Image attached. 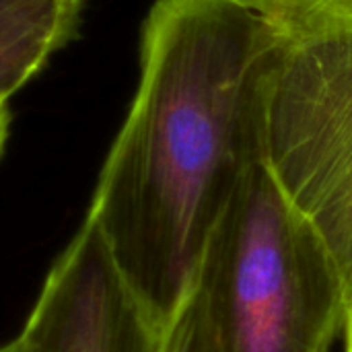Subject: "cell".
<instances>
[{
    "label": "cell",
    "instance_id": "1",
    "mask_svg": "<svg viewBox=\"0 0 352 352\" xmlns=\"http://www.w3.org/2000/svg\"><path fill=\"white\" fill-rule=\"evenodd\" d=\"M283 31L254 0H155L140 72L87 221L159 328L194 293L210 237L260 155Z\"/></svg>",
    "mask_w": 352,
    "mask_h": 352
},
{
    "label": "cell",
    "instance_id": "2",
    "mask_svg": "<svg viewBox=\"0 0 352 352\" xmlns=\"http://www.w3.org/2000/svg\"><path fill=\"white\" fill-rule=\"evenodd\" d=\"M194 295L217 352H330L346 287L260 155L206 248Z\"/></svg>",
    "mask_w": 352,
    "mask_h": 352
},
{
    "label": "cell",
    "instance_id": "3",
    "mask_svg": "<svg viewBox=\"0 0 352 352\" xmlns=\"http://www.w3.org/2000/svg\"><path fill=\"white\" fill-rule=\"evenodd\" d=\"M262 159L352 291V29L283 37L264 76ZM349 305V303H346Z\"/></svg>",
    "mask_w": 352,
    "mask_h": 352
},
{
    "label": "cell",
    "instance_id": "4",
    "mask_svg": "<svg viewBox=\"0 0 352 352\" xmlns=\"http://www.w3.org/2000/svg\"><path fill=\"white\" fill-rule=\"evenodd\" d=\"M161 332L85 219L50 266L19 340L29 352H159Z\"/></svg>",
    "mask_w": 352,
    "mask_h": 352
},
{
    "label": "cell",
    "instance_id": "5",
    "mask_svg": "<svg viewBox=\"0 0 352 352\" xmlns=\"http://www.w3.org/2000/svg\"><path fill=\"white\" fill-rule=\"evenodd\" d=\"M89 0H0V105L78 33Z\"/></svg>",
    "mask_w": 352,
    "mask_h": 352
},
{
    "label": "cell",
    "instance_id": "6",
    "mask_svg": "<svg viewBox=\"0 0 352 352\" xmlns=\"http://www.w3.org/2000/svg\"><path fill=\"white\" fill-rule=\"evenodd\" d=\"M287 37L352 29V0H254Z\"/></svg>",
    "mask_w": 352,
    "mask_h": 352
},
{
    "label": "cell",
    "instance_id": "7",
    "mask_svg": "<svg viewBox=\"0 0 352 352\" xmlns=\"http://www.w3.org/2000/svg\"><path fill=\"white\" fill-rule=\"evenodd\" d=\"M159 352H217L194 293L163 328Z\"/></svg>",
    "mask_w": 352,
    "mask_h": 352
},
{
    "label": "cell",
    "instance_id": "8",
    "mask_svg": "<svg viewBox=\"0 0 352 352\" xmlns=\"http://www.w3.org/2000/svg\"><path fill=\"white\" fill-rule=\"evenodd\" d=\"M10 111H8V103L0 105V157L4 155V148H6V142H8V136H10Z\"/></svg>",
    "mask_w": 352,
    "mask_h": 352
},
{
    "label": "cell",
    "instance_id": "9",
    "mask_svg": "<svg viewBox=\"0 0 352 352\" xmlns=\"http://www.w3.org/2000/svg\"><path fill=\"white\" fill-rule=\"evenodd\" d=\"M342 338H344V352H352V291L351 295H349V305H346V318H344Z\"/></svg>",
    "mask_w": 352,
    "mask_h": 352
},
{
    "label": "cell",
    "instance_id": "10",
    "mask_svg": "<svg viewBox=\"0 0 352 352\" xmlns=\"http://www.w3.org/2000/svg\"><path fill=\"white\" fill-rule=\"evenodd\" d=\"M0 352H29V351H27V346L19 340V336H16L14 340H10V342H6V344H0Z\"/></svg>",
    "mask_w": 352,
    "mask_h": 352
}]
</instances>
